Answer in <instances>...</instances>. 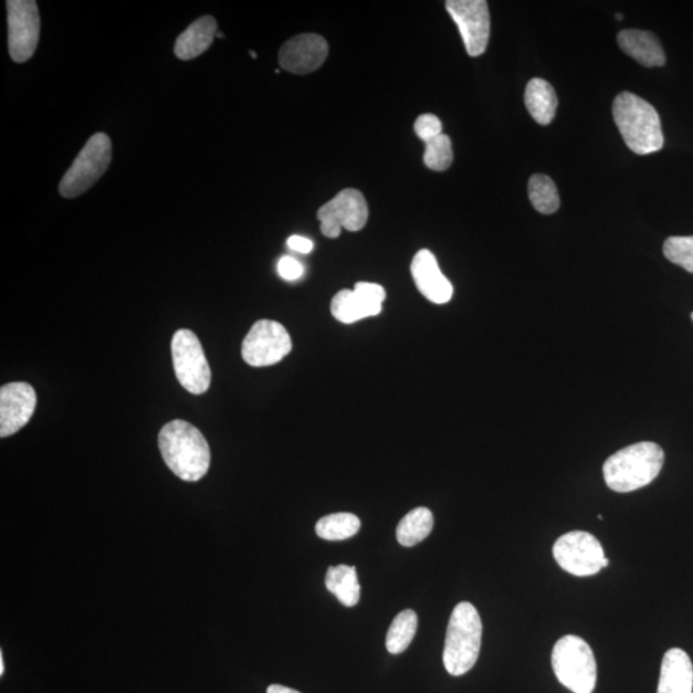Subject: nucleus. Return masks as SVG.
Returning a JSON list of instances; mask_svg holds the SVG:
<instances>
[{
  "label": "nucleus",
  "mask_w": 693,
  "mask_h": 693,
  "mask_svg": "<svg viewBox=\"0 0 693 693\" xmlns=\"http://www.w3.org/2000/svg\"><path fill=\"white\" fill-rule=\"evenodd\" d=\"M691 317H692V321H693V313H692Z\"/></svg>",
  "instance_id": "obj_37"
},
{
  "label": "nucleus",
  "mask_w": 693,
  "mask_h": 693,
  "mask_svg": "<svg viewBox=\"0 0 693 693\" xmlns=\"http://www.w3.org/2000/svg\"><path fill=\"white\" fill-rule=\"evenodd\" d=\"M663 251L669 261L693 274V235L668 238Z\"/></svg>",
  "instance_id": "obj_27"
},
{
  "label": "nucleus",
  "mask_w": 693,
  "mask_h": 693,
  "mask_svg": "<svg viewBox=\"0 0 693 693\" xmlns=\"http://www.w3.org/2000/svg\"><path fill=\"white\" fill-rule=\"evenodd\" d=\"M528 193L531 203L538 212L552 214L559 210V192H557L554 180L547 175H533L528 185Z\"/></svg>",
  "instance_id": "obj_25"
},
{
  "label": "nucleus",
  "mask_w": 693,
  "mask_h": 693,
  "mask_svg": "<svg viewBox=\"0 0 693 693\" xmlns=\"http://www.w3.org/2000/svg\"><path fill=\"white\" fill-rule=\"evenodd\" d=\"M286 243H288L292 251L300 253L307 254L314 250V243L311 242L309 239L301 235H292Z\"/></svg>",
  "instance_id": "obj_31"
},
{
  "label": "nucleus",
  "mask_w": 693,
  "mask_h": 693,
  "mask_svg": "<svg viewBox=\"0 0 693 693\" xmlns=\"http://www.w3.org/2000/svg\"><path fill=\"white\" fill-rule=\"evenodd\" d=\"M693 665L686 651L671 649L661 663L658 693H692Z\"/></svg>",
  "instance_id": "obj_16"
},
{
  "label": "nucleus",
  "mask_w": 693,
  "mask_h": 693,
  "mask_svg": "<svg viewBox=\"0 0 693 693\" xmlns=\"http://www.w3.org/2000/svg\"><path fill=\"white\" fill-rule=\"evenodd\" d=\"M612 116L626 145L637 155L659 153L664 134L657 109L633 93L623 92L612 105Z\"/></svg>",
  "instance_id": "obj_3"
},
{
  "label": "nucleus",
  "mask_w": 693,
  "mask_h": 693,
  "mask_svg": "<svg viewBox=\"0 0 693 693\" xmlns=\"http://www.w3.org/2000/svg\"><path fill=\"white\" fill-rule=\"evenodd\" d=\"M253 59H256V53L250 52Z\"/></svg>",
  "instance_id": "obj_36"
},
{
  "label": "nucleus",
  "mask_w": 693,
  "mask_h": 693,
  "mask_svg": "<svg viewBox=\"0 0 693 693\" xmlns=\"http://www.w3.org/2000/svg\"><path fill=\"white\" fill-rule=\"evenodd\" d=\"M217 35V20L212 15H203L179 35L174 46L175 55L181 61L195 60L209 50Z\"/></svg>",
  "instance_id": "obj_18"
},
{
  "label": "nucleus",
  "mask_w": 693,
  "mask_h": 693,
  "mask_svg": "<svg viewBox=\"0 0 693 693\" xmlns=\"http://www.w3.org/2000/svg\"><path fill=\"white\" fill-rule=\"evenodd\" d=\"M418 631V616L413 610H403L398 615L387 633L386 647L390 654H402L408 650Z\"/></svg>",
  "instance_id": "obj_23"
},
{
  "label": "nucleus",
  "mask_w": 693,
  "mask_h": 693,
  "mask_svg": "<svg viewBox=\"0 0 693 693\" xmlns=\"http://www.w3.org/2000/svg\"><path fill=\"white\" fill-rule=\"evenodd\" d=\"M620 50L631 55L633 60L644 67H659L665 65V53L660 40L650 31L623 30L618 34Z\"/></svg>",
  "instance_id": "obj_17"
},
{
  "label": "nucleus",
  "mask_w": 693,
  "mask_h": 693,
  "mask_svg": "<svg viewBox=\"0 0 693 693\" xmlns=\"http://www.w3.org/2000/svg\"><path fill=\"white\" fill-rule=\"evenodd\" d=\"M36 393L28 384H10L0 389V437L6 438L25 427L36 408Z\"/></svg>",
  "instance_id": "obj_14"
},
{
  "label": "nucleus",
  "mask_w": 693,
  "mask_h": 693,
  "mask_svg": "<svg viewBox=\"0 0 693 693\" xmlns=\"http://www.w3.org/2000/svg\"><path fill=\"white\" fill-rule=\"evenodd\" d=\"M445 10L456 22L470 57H480L487 50L491 35L489 3L485 0H449Z\"/></svg>",
  "instance_id": "obj_12"
},
{
  "label": "nucleus",
  "mask_w": 693,
  "mask_h": 693,
  "mask_svg": "<svg viewBox=\"0 0 693 693\" xmlns=\"http://www.w3.org/2000/svg\"><path fill=\"white\" fill-rule=\"evenodd\" d=\"M616 19H617L618 21L623 20V14H621V13H617V14H616Z\"/></svg>",
  "instance_id": "obj_35"
},
{
  "label": "nucleus",
  "mask_w": 693,
  "mask_h": 693,
  "mask_svg": "<svg viewBox=\"0 0 693 693\" xmlns=\"http://www.w3.org/2000/svg\"><path fill=\"white\" fill-rule=\"evenodd\" d=\"M525 106L539 125L553 123L557 108V95L554 86L544 78H532L524 94Z\"/></svg>",
  "instance_id": "obj_20"
},
{
  "label": "nucleus",
  "mask_w": 693,
  "mask_h": 693,
  "mask_svg": "<svg viewBox=\"0 0 693 693\" xmlns=\"http://www.w3.org/2000/svg\"><path fill=\"white\" fill-rule=\"evenodd\" d=\"M4 674V658L3 652H0V675Z\"/></svg>",
  "instance_id": "obj_33"
},
{
  "label": "nucleus",
  "mask_w": 693,
  "mask_h": 693,
  "mask_svg": "<svg viewBox=\"0 0 693 693\" xmlns=\"http://www.w3.org/2000/svg\"><path fill=\"white\" fill-rule=\"evenodd\" d=\"M355 291L380 305H384V302L387 298L386 290L379 284L360 282L355 285Z\"/></svg>",
  "instance_id": "obj_30"
},
{
  "label": "nucleus",
  "mask_w": 693,
  "mask_h": 693,
  "mask_svg": "<svg viewBox=\"0 0 693 693\" xmlns=\"http://www.w3.org/2000/svg\"><path fill=\"white\" fill-rule=\"evenodd\" d=\"M329 46L317 34H301L284 43L279 52V65L288 73L306 75L323 66L328 59Z\"/></svg>",
  "instance_id": "obj_13"
},
{
  "label": "nucleus",
  "mask_w": 693,
  "mask_h": 693,
  "mask_svg": "<svg viewBox=\"0 0 693 693\" xmlns=\"http://www.w3.org/2000/svg\"><path fill=\"white\" fill-rule=\"evenodd\" d=\"M434 517L427 507L413 508L397 525L396 537L398 544L405 547H412L424 540L432 532Z\"/></svg>",
  "instance_id": "obj_22"
},
{
  "label": "nucleus",
  "mask_w": 693,
  "mask_h": 693,
  "mask_svg": "<svg viewBox=\"0 0 693 693\" xmlns=\"http://www.w3.org/2000/svg\"><path fill=\"white\" fill-rule=\"evenodd\" d=\"M416 133L423 141L432 140L442 134L441 119L434 115L426 114L417 118Z\"/></svg>",
  "instance_id": "obj_28"
},
{
  "label": "nucleus",
  "mask_w": 693,
  "mask_h": 693,
  "mask_svg": "<svg viewBox=\"0 0 693 693\" xmlns=\"http://www.w3.org/2000/svg\"><path fill=\"white\" fill-rule=\"evenodd\" d=\"M411 275L417 288L423 296L435 305H444L453 296V286L442 274L434 254L428 250H420L411 262Z\"/></svg>",
  "instance_id": "obj_15"
},
{
  "label": "nucleus",
  "mask_w": 693,
  "mask_h": 693,
  "mask_svg": "<svg viewBox=\"0 0 693 693\" xmlns=\"http://www.w3.org/2000/svg\"><path fill=\"white\" fill-rule=\"evenodd\" d=\"M171 353L179 384L193 395L207 392L211 385V369L196 334L188 329L175 333Z\"/></svg>",
  "instance_id": "obj_7"
},
{
  "label": "nucleus",
  "mask_w": 693,
  "mask_h": 693,
  "mask_svg": "<svg viewBox=\"0 0 693 693\" xmlns=\"http://www.w3.org/2000/svg\"><path fill=\"white\" fill-rule=\"evenodd\" d=\"M361 522L354 514L338 513L322 517L316 524L317 536L326 540H345L357 535Z\"/></svg>",
  "instance_id": "obj_24"
},
{
  "label": "nucleus",
  "mask_w": 693,
  "mask_h": 693,
  "mask_svg": "<svg viewBox=\"0 0 693 693\" xmlns=\"http://www.w3.org/2000/svg\"><path fill=\"white\" fill-rule=\"evenodd\" d=\"M381 306L384 305L376 304L355 290H344L333 297L330 309L338 322L354 324L363 318L379 315Z\"/></svg>",
  "instance_id": "obj_19"
},
{
  "label": "nucleus",
  "mask_w": 693,
  "mask_h": 693,
  "mask_svg": "<svg viewBox=\"0 0 693 693\" xmlns=\"http://www.w3.org/2000/svg\"><path fill=\"white\" fill-rule=\"evenodd\" d=\"M453 162L452 143L449 135L441 134L426 143L424 164L433 171H445Z\"/></svg>",
  "instance_id": "obj_26"
},
{
  "label": "nucleus",
  "mask_w": 693,
  "mask_h": 693,
  "mask_svg": "<svg viewBox=\"0 0 693 693\" xmlns=\"http://www.w3.org/2000/svg\"><path fill=\"white\" fill-rule=\"evenodd\" d=\"M322 233L326 238H338L342 229L360 231L368 222L369 207L360 190H342L317 211Z\"/></svg>",
  "instance_id": "obj_10"
},
{
  "label": "nucleus",
  "mask_w": 693,
  "mask_h": 693,
  "mask_svg": "<svg viewBox=\"0 0 693 693\" xmlns=\"http://www.w3.org/2000/svg\"><path fill=\"white\" fill-rule=\"evenodd\" d=\"M553 668L557 680L575 693H592L597 682L594 651L578 636H565L553 650Z\"/></svg>",
  "instance_id": "obj_5"
},
{
  "label": "nucleus",
  "mask_w": 693,
  "mask_h": 693,
  "mask_svg": "<svg viewBox=\"0 0 693 693\" xmlns=\"http://www.w3.org/2000/svg\"><path fill=\"white\" fill-rule=\"evenodd\" d=\"M609 567V560L607 559V557H605L603 561H602V569L603 568H608Z\"/></svg>",
  "instance_id": "obj_34"
},
{
  "label": "nucleus",
  "mask_w": 693,
  "mask_h": 693,
  "mask_svg": "<svg viewBox=\"0 0 693 693\" xmlns=\"http://www.w3.org/2000/svg\"><path fill=\"white\" fill-rule=\"evenodd\" d=\"M664 451L654 442L621 449L603 464V477L611 491L633 492L657 480L664 465Z\"/></svg>",
  "instance_id": "obj_2"
},
{
  "label": "nucleus",
  "mask_w": 693,
  "mask_h": 693,
  "mask_svg": "<svg viewBox=\"0 0 693 693\" xmlns=\"http://www.w3.org/2000/svg\"><path fill=\"white\" fill-rule=\"evenodd\" d=\"M158 448L171 472L186 482H198L209 472L211 450L206 438L185 420H174L158 434Z\"/></svg>",
  "instance_id": "obj_1"
},
{
  "label": "nucleus",
  "mask_w": 693,
  "mask_h": 693,
  "mask_svg": "<svg viewBox=\"0 0 693 693\" xmlns=\"http://www.w3.org/2000/svg\"><path fill=\"white\" fill-rule=\"evenodd\" d=\"M325 586L347 608L356 607L360 601V585L355 567L345 564L330 567L326 571Z\"/></svg>",
  "instance_id": "obj_21"
},
{
  "label": "nucleus",
  "mask_w": 693,
  "mask_h": 693,
  "mask_svg": "<svg viewBox=\"0 0 693 693\" xmlns=\"http://www.w3.org/2000/svg\"><path fill=\"white\" fill-rule=\"evenodd\" d=\"M483 626L480 612L470 602L453 609L445 634L443 664L445 671L460 676L472 671L480 658Z\"/></svg>",
  "instance_id": "obj_4"
},
{
  "label": "nucleus",
  "mask_w": 693,
  "mask_h": 693,
  "mask_svg": "<svg viewBox=\"0 0 693 693\" xmlns=\"http://www.w3.org/2000/svg\"><path fill=\"white\" fill-rule=\"evenodd\" d=\"M8 51L14 62L33 57L40 36L39 8L34 0H8Z\"/></svg>",
  "instance_id": "obj_9"
},
{
  "label": "nucleus",
  "mask_w": 693,
  "mask_h": 693,
  "mask_svg": "<svg viewBox=\"0 0 693 693\" xmlns=\"http://www.w3.org/2000/svg\"><path fill=\"white\" fill-rule=\"evenodd\" d=\"M266 693H301V692L290 689V687L281 686V684H271Z\"/></svg>",
  "instance_id": "obj_32"
},
{
  "label": "nucleus",
  "mask_w": 693,
  "mask_h": 693,
  "mask_svg": "<svg viewBox=\"0 0 693 693\" xmlns=\"http://www.w3.org/2000/svg\"><path fill=\"white\" fill-rule=\"evenodd\" d=\"M291 350L290 333L282 324L271 321L254 324L242 345L243 360L254 368L281 363Z\"/></svg>",
  "instance_id": "obj_11"
},
{
  "label": "nucleus",
  "mask_w": 693,
  "mask_h": 693,
  "mask_svg": "<svg viewBox=\"0 0 693 693\" xmlns=\"http://www.w3.org/2000/svg\"><path fill=\"white\" fill-rule=\"evenodd\" d=\"M113 161V143L107 134L98 133L86 141L73 165L60 182V195L73 199L87 192Z\"/></svg>",
  "instance_id": "obj_6"
},
{
  "label": "nucleus",
  "mask_w": 693,
  "mask_h": 693,
  "mask_svg": "<svg viewBox=\"0 0 693 693\" xmlns=\"http://www.w3.org/2000/svg\"><path fill=\"white\" fill-rule=\"evenodd\" d=\"M304 266H302L297 260L290 256L283 258L277 264L279 275L288 282L297 281V279L304 275Z\"/></svg>",
  "instance_id": "obj_29"
},
{
  "label": "nucleus",
  "mask_w": 693,
  "mask_h": 693,
  "mask_svg": "<svg viewBox=\"0 0 693 693\" xmlns=\"http://www.w3.org/2000/svg\"><path fill=\"white\" fill-rule=\"evenodd\" d=\"M553 553L557 564L573 576H595L602 569L605 552L600 540L591 533H567L555 542Z\"/></svg>",
  "instance_id": "obj_8"
}]
</instances>
